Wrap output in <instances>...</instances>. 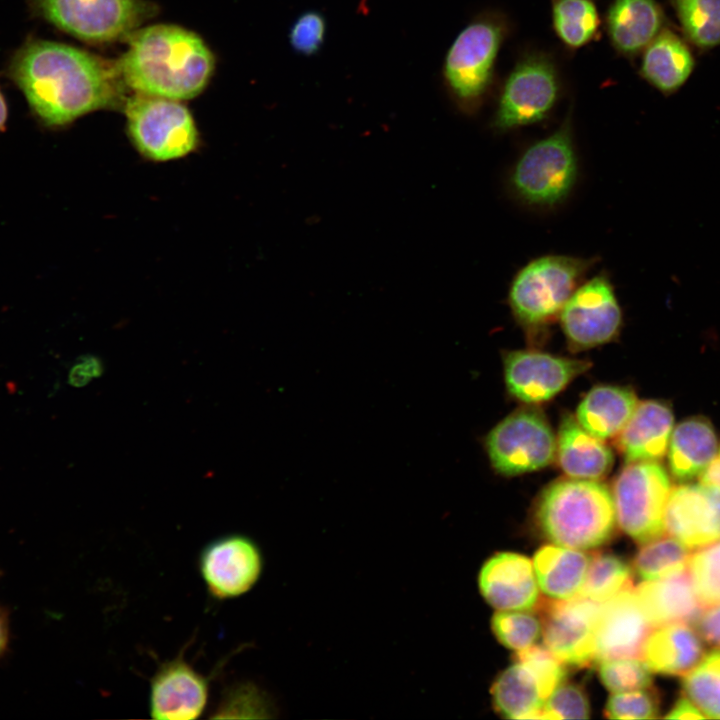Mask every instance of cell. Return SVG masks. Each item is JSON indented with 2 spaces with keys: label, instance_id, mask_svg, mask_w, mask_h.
<instances>
[{
  "label": "cell",
  "instance_id": "obj_19",
  "mask_svg": "<svg viewBox=\"0 0 720 720\" xmlns=\"http://www.w3.org/2000/svg\"><path fill=\"white\" fill-rule=\"evenodd\" d=\"M480 591L499 610L524 611L538 601V583L532 562L523 555L502 552L491 557L479 576Z\"/></svg>",
  "mask_w": 720,
  "mask_h": 720
},
{
  "label": "cell",
  "instance_id": "obj_12",
  "mask_svg": "<svg viewBox=\"0 0 720 720\" xmlns=\"http://www.w3.org/2000/svg\"><path fill=\"white\" fill-rule=\"evenodd\" d=\"M569 344L589 349L614 340L623 322L622 309L607 273H599L574 290L560 316Z\"/></svg>",
  "mask_w": 720,
  "mask_h": 720
},
{
  "label": "cell",
  "instance_id": "obj_39",
  "mask_svg": "<svg viewBox=\"0 0 720 720\" xmlns=\"http://www.w3.org/2000/svg\"><path fill=\"white\" fill-rule=\"evenodd\" d=\"M327 23L317 10L301 13L292 23L288 39L292 50L301 56L316 55L325 42Z\"/></svg>",
  "mask_w": 720,
  "mask_h": 720
},
{
  "label": "cell",
  "instance_id": "obj_34",
  "mask_svg": "<svg viewBox=\"0 0 720 720\" xmlns=\"http://www.w3.org/2000/svg\"><path fill=\"white\" fill-rule=\"evenodd\" d=\"M631 587L628 565L617 556L601 554L590 561L579 595L603 603Z\"/></svg>",
  "mask_w": 720,
  "mask_h": 720
},
{
  "label": "cell",
  "instance_id": "obj_48",
  "mask_svg": "<svg viewBox=\"0 0 720 720\" xmlns=\"http://www.w3.org/2000/svg\"><path fill=\"white\" fill-rule=\"evenodd\" d=\"M8 118V108L6 100L3 96V94L0 91V132H2L6 127V122Z\"/></svg>",
  "mask_w": 720,
  "mask_h": 720
},
{
  "label": "cell",
  "instance_id": "obj_9",
  "mask_svg": "<svg viewBox=\"0 0 720 720\" xmlns=\"http://www.w3.org/2000/svg\"><path fill=\"white\" fill-rule=\"evenodd\" d=\"M672 489L658 461L627 463L613 486L615 517L622 531L640 544L664 534V512Z\"/></svg>",
  "mask_w": 720,
  "mask_h": 720
},
{
  "label": "cell",
  "instance_id": "obj_13",
  "mask_svg": "<svg viewBox=\"0 0 720 720\" xmlns=\"http://www.w3.org/2000/svg\"><path fill=\"white\" fill-rule=\"evenodd\" d=\"M600 604L581 595L541 602L544 645L562 663L583 667L595 662Z\"/></svg>",
  "mask_w": 720,
  "mask_h": 720
},
{
  "label": "cell",
  "instance_id": "obj_7",
  "mask_svg": "<svg viewBox=\"0 0 720 720\" xmlns=\"http://www.w3.org/2000/svg\"><path fill=\"white\" fill-rule=\"evenodd\" d=\"M562 88L555 59L542 50L525 51L499 90L491 128L505 133L544 121L555 109Z\"/></svg>",
  "mask_w": 720,
  "mask_h": 720
},
{
  "label": "cell",
  "instance_id": "obj_47",
  "mask_svg": "<svg viewBox=\"0 0 720 720\" xmlns=\"http://www.w3.org/2000/svg\"><path fill=\"white\" fill-rule=\"evenodd\" d=\"M10 638L8 611L0 606V657L6 652Z\"/></svg>",
  "mask_w": 720,
  "mask_h": 720
},
{
  "label": "cell",
  "instance_id": "obj_26",
  "mask_svg": "<svg viewBox=\"0 0 720 720\" xmlns=\"http://www.w3.org/2000/svg\"><path fill=\"white\" fill-rule=\"evenodd\" d=\"M717 450L716 431L706 417L683 420L673 429L667 450L671 475L679 481L699 477L716 457Z\"/></svg>",
  "mask_w": 720,
  "mask_h": 720
},
{
  "label": "cell",
  "instance_id": "obj_35",
  "mask_svg": "<svg viewBox=\"0 0 720 720\" xmlns=\"http://www.w3.org/2000/svg\"><path fill=\"white\" fill-rule=\"evenodd\" d=\"M687 569L695 593L704 607L720 603V539L697 548Z\"/></svg>",
  "mask_w": 720,
  "mask_h": 720
},
{
  "label": "cell",
  "instance_id": "obj_32",
  "mask_svg": "<svg viewBox=\"0 0 720 720\" xmlns=\"http://www.w3.org/2000/svg\"><path fill=\"white\" fill-rule=\"evenodd\" d=\"M689 548L672 536L643 543L635 555L634 570L643 581L655 580L687 568Z\"/></svg>",
  "mask_w": 720,
  "mask_h": 720
},
{
  "label": "cell",
  "instance_id": "obj_11",
  "mask_svg": "<svg viewBox=\"0 0 720 720\" xmlns=\"http://www.w3.org/2000/svg\"><path fill=\"white\" fill-rule=\"evenodd\" d=\"M485 445L492 467L503 476L543 469L556 458V436L545 416L532 408L519 409L500 421Z\"/></svg>",
  "mask_w": 720,
  "mask_h": 720
},
{
  "label": "cell",
  "instance_id": "obj_50",
  "mask_svg": "<svg viewBox=\"0 0 720 720\" xmlns=\"http://www.w3.org/2000/svg\"><path fill=\"white\" fill-rule=\"evenodd\" d=\"M0 576H1V571H0Z\"/></svg>",
  "mask_w": 720,
  "mask_h": 720
},
{
  "label": "cell",
  "instance_id": "obj_16",
  "mask_svg": "<svg viewBox=\"0 0 720 720\" xmlns=\"http://www.w3.org/2000/svg\"><path fill=\"white\" fill-rule=\"evenodd\" d=\"M654 629L633 587L600 604L595 662L613 658H642L644 644Z\"/></svg>",
  "mask_w": 720,
  "mask_h": 720
},
{
  "label": "cell",
  "instance_id": "obj_2",
  "mask_svg": "<svg viewBox=\"0 0 720 720\" xmlns=\"http://www.w3.org/2000/svg\"><path fill=\"white\" fill-rule=\"evenodd\" d=\"M214 65L212 52L197 34L166 24L135 30L117 63L124 84L135 93L178 101L200 94Z\"/></svg>",
  "mask_w": 720,
  "mask_h": 720
},
{
  "label": "cell",
  "instance_id": "obj_45",
  "mask_svg": "<svg viewBox=\"0 0 720 720\" xmlns=\"http://www.w3.org/2000/svg\"><path fill=\"white\" fill-rule=\"evenodd\" d=\"M668 719H703L705 716L687 697L680 698L665 716Z\"/></svg>",
  "mask_w": 720,
  "mask_h": 720
},
{
  "label": "cell",
  "instance_id": "obj_43",
  "mask_svg": "<svg viewBox=\"0 0 720 720\" xmlns=\"http://www.w3.org/2000/svg\"><path fill=\"white\" fill-rule=\"evenodd\" d=\"M694 624L702 640L720 648V603L704 607Z\"/></svg>",
  "mask_w": 720,
  "mask_h": 720
},
{
  "label": "cell",
  "instance_id": "obj_42",
  "mask_svg": "<svg viewBox=\"0 0 720 720\" xmlns=\"http://www.w3.org/2000/svg\"><path fill=\"white\" fill-rule=\"evenodd\" d=\"M546 719H586L590 708L584 692L575 685H559L545 700Z\"/></svg>",
  "mask_w": 720,
  "mask_h": 720
},
{
  "label": "cell",
  "instance_id": "obj_5",
  "mask_svg": "<svg viewBox=\"0 0 720 720\" xmlns=\"http://www.w3.org/2000/svg\"><path fill=\"white\" fill-rule=\"evenodd\" d=\"M597 261V257L563 254L529 261L514 275L508 291V304L516 321L528 332L550 325Z\"/></svg>",
  "mask_w": 720,
  "mask_h": 720
},
{
  "label": "cell",
  "instance_id": "obj_22",
  "mask_svg": "<svg viewBox=\"0 0 720 720\" xmlns=\"http://www.w3.org/2000/svg\"><path fill=\"white\" fill-rule=\"evenodd\" d=\"M696 67L689 43L665 26L641 53L639 75L668 97L679 91Z\"/></svg>",
  "mask_w": 720,
  "mask_h": 720
},
{
  "label": "cell",
  "instance_id": "obj_37",
  "mask_svg": "<svg viewBox=\"0 0 720 720\" xmlns=\"http://www.w3.org/2000/svg\"><path fill=\"white\" fill-rule=\"evenodd\" d=\"M491 625L497 639L517 651L533 645L541 631L538 619L520 611L501 610L494 614Z\"/></svg>",
  "mask_w": 720,
  "mask_h": 720
},
{
  "label": "cell",
  "instance_id": "obj_24",
  "mask_svg": "<svg viewBox=\"0 0 720 720\" xmlns=\"http://www.w3.org/2000/svg\"><path fill=\"white\" fill-rule=\"evenodd\" d=\"M556 441V458L567 477L599 480L610 472L614 463L612 450L571 414L563 415Z\"/></svg>",
  "mask_w": 720,
  "mask_h": 720
},
{
  "label": "cell",
  "instance_id": "obj_3",
  "mask_svg": "<svg viewBox=\"0 0 720 720\" xmlns=\"http://www.w3.org/2000/svg\"><path fill=\"white\" fill-rule=\"evenodd\" d=\"M611 491L597 480L567 477L551 483L536 505L544 536L559 546L585 550L605 543L615 526Z\"/></svg>",
  "mask_w": 720,
  "mask_h": 720
},
{
  "label": "cell",
  "instance_id": "obj_29",
  "mask_svg": "<svg viewBox=\"0 0 720 720\" xmlns=\"http://www.w3.org/2000/svg\"><path fill=\"white\" fill-rule=\"evenodd\" d=\"M499 713L511 719H546L545 698L531 670L521 662L503 671L492 689Z\"/></svg>",
  "mask_w": 720,
  "mask_h": 720
},
{
  "label": "cell",
  "instance_id": "obj_1",
  "mask_svg": "<svg viewBox=\"0 0 720 720\" xmlns=\"http://www.w3.org/2000/svg\"><path fill=\"white\" fill-rule=\"evenodd\" d=\"M8 71L34 115L48 127L65 126L123 99L117 64L63 43L27 42L13 56Z\"/></svg>",
  "mask_w": 720,
  "mask_h": 720
},
{
  "label": "cell",
  "instance_id": "obj_25",
  "mask_svg": "<svg viewBox=\"0 0 720 720\" xmlns=\"http://www.w3.org/2000/svg\"><path fill=\"white\" fill-rule=\"evenodd\" d=\"M704 655L702 639L690 624L655 627L643 648L642 658L652 672L684 676Z\"/></svg>",
  "mask_w": 720,
  "mask_h": 720
},
{
  "label": "cell",
  "instance_id": "obj_10",
  "mask_svg": "<svg viewBox=\"0 0 720 720\" xmlns=\"http://www.w3.org/2000/svg\"><path fill=\"white\" fill-rule=\"evenodd\" d=\"M36 9L78 39L106 43L128 38L153 8L143 0H36Z\"/></svg>",
  "mask_w": 720,
  "mask_h": 720
},
{
  "label": "cell",
  "instance_id": "obj_27",
  "mask_svg": "<svg viewBox=\"0 0 720 720\" xmlns=\"http://www.w3.org/2000/svg\"><path fill=\"white\" fill-rule=\"evenodd\" d=\"M637 404V396L629 387L597 385L583 397L575 418L587 432L605 441L621 432Z\"/></svg>",
  "mask_w": 720,
  "mask_h": 720
},
{
  "label": "cell",
  "instance_id": "obj_20",
  "mask_svg": "<svg viewBox=\"0 0 720 720\" xmlns=\"http://www.w3.org/2000/svg\"><path fill=\"white\" fill-rule=\"evenodd\" d=\"M603 23L616 54L633 60L666 26V16L656 0H612Z\"/></svg>",
  "mask_w": 720,
  "mask_h": 720
},
{
  "label": "cell",
  "instance_id": "obj_38",
  "mask_svg": "<svg viewBox=\"0 0 720 720\" xmlns=\"http://www.w3.org/2000/svg\"><path fill=\"white\" fill-rule=\"evenodd\" d=\"M264 695L249 683H237L227 687L210 718L268 717Z\"/></svg>",
  "mask_w": 720,
  "mask_h": 720
},
{
  "label": "cell",
  "instance_id": "obj_6",
  "mask_svg": "<svg viewBox=\"0 0 720 720\" xmlns=\"http://www.w3.org/2000/svg\"><path fill=\"white\" fill-rule=\"evenodd\" d=\"M571 113L548 136L528 146L509 175L513 195L524 205L551 209L564 202L578 177Z\"/></svg>",
  "mask_w": 720,
  "mask_h": 720
},
{
  "label": "cell",
  "instance_id": "obj_15",
  "mask_svg": "<svg viewBox=\"0 0 720 720\" xmlns=\"http://www.w3.org/2000/svg\"><path fill=\"white\" fill-rule=\"evenodd\" d=\"M590 367L591 363L587 360L535 350H515L504 356L508 392L529 405L549 401Z\"/></svg>",
  "mask_w": 720,
  "mask_h": 720
},
{
  "label": "cell",
  "instance_id": "obj_21",
  "mask_svg": "<svg viewBox=\"0 0 720 720\" xmlns=\"http://www.w3.org/2000/svg\"><path fill=\"white\" fill-rule=\"evenodd\" d=\"M673 429L674 414L667 402L641 401L616 436V446L626 463L660 461L667 454Z\"/></svg>",
  "mask_w": 720,
  "mask_h": 720
},
{
  "label": "cell",
  "instance_id": "obj_23",
  "mask_svg": "<svg viewBox=\"0 0 720 720\" xmlns=\"http://www.w3.org/2000/svg\"><path fill=\"white\" fill-rule=\"evenodd\" d=\"M635 590L654 628L671 623H694L704 608L687 568L644 581Z\"/></svg>",
  "mask_w": 720,
  "mask_h": 720
},
{
  "label": "cell",
  "instance_id": "obj_8",
  "mask_svg": "<svg viewBox=\"0 0 720 720\" xmlns=\"http://www.w3.org/2000/svg\"><path fill=\"white\" fill-rule=\"evenodd\" d=\"M129 136L153 161L182 158L198 145L194 119L180 101L135 93L124 106Z\"/></svg>",
  "mask_w": 720,
  "mask_h": 720
},
{
  "label": "cell",
  "instance_id": "obj_40",
  "mask_svg": "<svg viewBox=\"0 0 720 720\" xmlns=\"http://www.w3.org/2000/svg\"><path fill=\"white\" fill-rule=\"evenodd\" d=\"M517 660L534 674L545 700L564 678L562 662L546 647L531 645L522 649L517 652Z\"/></svg>",
  "mask_w": 720,
  "mask_h": 720
},
{
  "label": "cell",
  "instance_id": "obj_14",
  "mask_svg": "<svg viewBox=\"0 0 720 720\" xmlns=\"http://www.w3.org/2000/svg\"><path fill=\"white\" fill-rule=\"evenodd\" d=\"M198 568L209 595L216 600H227L254 587L262 573L263 557L250 537L231 533L204 546Z\"/></svg>",
  "mask_w": 720,
  "mask_h": 720
},
{
  "label": "cell",
  "instance_id": "obj_30",
  "mask_svg": "<svg viewBox=\"0 0 720 720\" xmlns=\"http://www.w3.org/2000/svg\"><path fill=\"white\" fill-rule=\"evenodd\" d=\"M551 20L558 40L570 51L598 40L603 23L595 0H551Z\"/></svg>",
  "mask_w": 720,
  "mask_h": 720
},
{
  "label": "cell",
  "instance_id": "obj_17",
  "mask_svg": "<svg viewBox=\"0 0 720 720\" xmlns=\"http://www.w3.org/2000/svg\"><path fill=\"white\" fill-rule=\"evenodd\" d=\"M210 678L185 659L183 652L158 666L150 681L149 712L153 719L192 720L204 712Z\"/></svg>",
  "mask_w": 720,
  "mask_h": 720
},
{
  "label": "cell",
  "instance_id": "obj_4",
  "mask_svg": "<svg viewBox=\"0 0 720 720\" xmlns=\"http://www.w3.org/2000/svg\"><path fill=\"white\" fill-rule=\"evenodd\" d=\"M511 32L508 17L498 10L475 16L451 43L442 79L456 108L474 115L491 93L500 49Z\"/></svg>",
  "mask_w": 720,
  "mask_h": 720
},
{
  "label": "cell",
  "instance_id": "obj_18",
  "mask_svg": "<svg viewBox=\"0 0 720 720\" xmlns=\"http://www.w3.org/2000/svg\"><path fill=\"white\" fill-rule=\"evenodd\" d=\"M664 529L689 549L720 539V488L680 484L672 487L664 512Z\"/></svg>",
  "mask_w": 720,
  "mask_h": 720
},
{
  "label": "cell",
  "instance_id": "obj_49",
  "mask_svg": "<svg viewBox=\"0 0 720 720\" xmlns=\"http://www.w3.org/2000/svg\"><path fill=\"white\" fill-rule=\"evenodd\" d=\"M719 453H720V447H719Z\"/></svg>",
  "mask_w": 720,
  "mask_h": 720
},
{
  "label": "cell",
  "instance_id": "obj_44",
  "mask_svg": "<svg viewBox=\"0 0 720 720\" xmlns=\"http://www.w3.org/2000/svg\"><path fill=\"white\" fill-rule=\"evenodd\" d=\"M102 372L103 366L99 359L93 356H85L72 367L69 381L71 385L83 386L92 378L100 376Z\"/></svg>",
  "mask_w": 720,
  "mask_h": 720
},
{
  "label": "cell",
  "instance_id": "obj_41",
  "mask_svg": "<svg viewBox=\"0 0 720 720\" xmlns=\"http://www.w3.org/2000/svg\"><path fill=\"white\" fill-rule=\"evenodd\" d=\"M605 712L611 719H654L659 713V701L647 688L616 692L609 698Z\"/></svg>",
  "mask_w": 720,
  "mask_h": 720
},
{
  "label": "cell",
  "instance_id": "obj_36",
  "mask_svg": "<svg viewBox=\"0 0 720 720\" xmlns=\"http://www.w3.org/2000/svg\"><path fill=\"white\" fill-rule=\"evenodd\" d=\"M603 685L611 692L646 689L652 683V671L640 658H613L599 662Z\"/></svg>",
  "mask_w": 720,
  "mask_h": 720
},
{
  "label": "cell",
  "instance_id": "obj_46",
  "mask_svg": "<svg viewBox=\"0 0 720 720\" xmlns=\"http://www.w3.org/2000/svg\"><path fill=\"white\" fill-rule=\"evenodd\" d=\"M699 482L720 488V456H716L700 474Z\"/></svg>",
  "mask_w": 720,
  "mask_h": 720
},
{
  "label": "cell",
  "instance_id": "obj_28",
  "mask_svg": "<svg viewBox=\"0 0 720 720\" xmlns=\"http://www.w3.org/2000/svg\"><path fill=\"white\" fill-rule=\"evenodd\" d=\"M589 563L588 555L577 549L547 545L536 552L533 568L541 591L564 600L579 595Z\"/></svg>",
  "mask_w": 720,
  "mask_h": 720
},
{
  "label": "cell",
  "instance_id": "obj_33",
  "mask_svg": "<svg viewBox=\"0 0 720 720\" xmlns=\"http://www.w3.org/2000/svg\"><path fill=\"white\" fill-rule=\"evenodd\" d=\"M682 689L705 718L720 719V650L703 655L683 676Z\"/></svg>",
  "mask_w": 720,
  "mask_h": 720
},
{
  "label": "cell",
  "instance_id": "obj_31",
  "mask_svg": "<svg viewBox=\"0 0 720 720\" xmlns=\"http://www.w3.org/2000/svg\"><path fill=\"white\" fill-rule=\"evenodd\" d=\"M684 39L701 52L720 45V0H668Z\"/></svg>",
  "mask_w": 720,
  "mask_h": 720
}]
</instances>
